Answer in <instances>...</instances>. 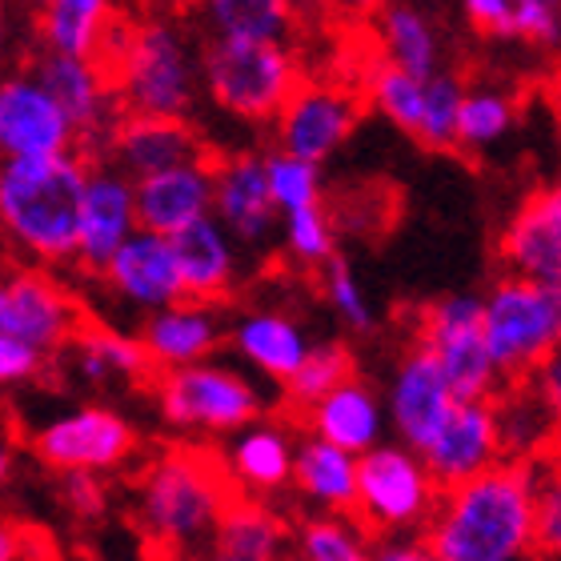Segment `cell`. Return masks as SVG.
I'll return each instance as SVG.
<instances>
[{
    "instance_id": "cell-10",
    "label": "cell",
    "mask_w": 561,
    "mask_h": 561,
    "mask_svg": "<svg viewBox=\"0 0 561 561\" xmlns=\"http://www.w3.org/2000/svg\"><path fill=\"white\" fill-rule=\"evenodd\" d=\"M89 321L69 285L45 265H16L0 285V341H16L57 365Z\"/></svg>"
},
{
    "instance_id": "cell-48",
    "label": "cell",
    "mask_w": 561,
    "mask_h": 561,
    "mask_svg": "<svg viewBox=\"0 0 561 561\" xmlns=\"http://www.w3.org/2000/svg\"><path fill=\"white\" fill-rule=\"evenodd\" d=\"M529 381H534V386L541 389V398L550 401L553 413L561 417V345L550 353V357H546V362L538 365V374L529 377Z\"/></svg>"
},
{
    "instance_id": "cell-54",
    "label": "cell",
    "mask_w": 561,
    "mask_h": 561,
    "mask_svg": "<svg viewBox=\"0 0 561 561\" xmlns=\"http://www.w3.org/2000/svg\"><path fill=\"white\" fill-rule=\"evenodd\" d=\"M553 96H558V105H561V72H558V81H553Z\"/></svg>"
},
{
    "instance_id": "cell-23",
    "label": "cell",
    "mask_w": 561,
    "mask_h": 561,
    "mask_svg": "<svg viewBox=\"0 0 561 561\" xmlns=\"http://www.w3.org/2000/svg\"><path fill=\"white\" fill-rule=\"evenodd\" d=\"M108 164L133 181H145L152 173L176 169L185 161L205 157V140L193 129L188 117H145V113H121L117 129L108 137Z\"/></svg>"
},
{
    "instance_id": "cell-19",
    "label": "cell",
    "mask_w": 561,
    "mask_h": 561,
    "mask_svg": "<svg viewBox=\"0 0 561 561\" xmlns=\"http://www.w3.org/2000/svg\"><path fill=\"white\" fill-rule=\"evenodd\" d=\"M213 213L229 225V233L261 253L280 233V209L270 188V161L261 152H229L217 161V205Z\"/></svg>"
},
{
    "instance_id": "cell-51",
    "label": "cell",
    "mask_w": 561,
    "mask_h": 561,
    "mask_svg": "<svg viewBox=\"0 0 561 561\" xmlns=\"http://www.w3.org/2000/svg\"><path fill=\"white\" fill-rule=\"evenodd\" d=\"M517 4H553V9H558L561 0H517Z\"/></svg>"
},
{
    "instance_id": "cell-9",
    "label": "cell",
    "mask_w": 561,
    "mask_h": 561,
    "mask_svg": "<svg viewBox=\"0 0 561 561\" xmlns=\"http://www.w3.org/2000/svg\"><path fill=\"white\" fill-rule=\"evenodd\" d=\"M413 341L442 362L457 398H497L505 386L485 337V297L449 293L413 313Z\"/></svg>"
},
{
    "instance_id": "cell-35",
    "label": "cell",
    "mask_w": 561,
    "mask_h": 561,
    "mask_svg": "<svg viewBox=\"0 0 561 561\" xmlns=\"http://www.w3.org/2000/svg\"><path fill=\"white\" fill-rule=\"evenodd\" d=\"M377 36H381V53L389 65H401L413 77H433L442 72V48H437V33L433 24L410 4H386L381 21H377Z\"/></svg>"
},
{
    "instance_id": "cell-40",
    "label": "cell",
    "mask_w": 561,
    "mask_h": 561,
    "mask_svg": "<svg viewBox=\"0 0 561 561\" xmlns=\"http://www.w3.org/2000/svg\"><path fill=\"white\" fill-rule=\"evenodd\" d=\"M461 101L466 84L454 72H433L425 81V121H421L417 145L433 152L457 149V121H461Z\"/></svg>"
},
{
    "instance_id": "cell-2",
    "label": "cell",
    "mask_w": 561,
    "mask_h": 561,
    "mask_svg": "<svg viewBox=\"0 0 561 561\" xmlns=\"http://www.w3.org/2000/svg\"><path fill=\"white\" fill-rule=\"evenodd\" d=\"M93 164V157L81 149L60 157H4L0 225L24 265H45V270L77 265Z\"/></svg>"
},
{
    "instance_id": "cell-53",
    "label": "cell",
    "mask_w": 561,
    "mask_h": 561,
    "mask_svg": "<svg viewBox=\"0 0 561 561\" xmlns=\"http://www.w3.org/2000/svg\"><path fill=\"white\" fill-rule=\"evenodd\" d=\"M21 4H28V9H36V12H41V9H45V4H48V0H21Z\"/></svg>"
},
{
    "instance_id": "cell-13",
    "label": "cell",
    "mask_w": 561,
    "mask_h": 561,
    "mask_svg": "<svg viewBox=\"0 0 561 561\" xmlns=\"http://www.w3.org/2000/svg\"><path fill=\"white\" fill-rule=\"evenodd\" d=\"M93 280L113 301H121L137 317H149L157 309H169L181 297H188L181 265H176L173 237L152 233V229H137L117 249V257L105 265V273Z\"/></svg>"
},
{
    "instance_id": "cell-12",
    "label": "cell",
    "mask_w": 561,
    "mask_h": 561,
    "mask_svg": "<svg viewBox=\"0 0 561 561\" xmlns=\"http://www.w3.org/2000/svg\"><path fill=\"white\" fill-rule=\"evenodd\" d=\"M33 72L77 125L81 152H89L96 161V152L108 149V137L121 121L113 77L93 57H72V53H57V48H41V57L33 60Z\"/></svg>"
},
{
    "instance_id": "cell-31",
    "label": "cell",
    "mask_w": 561,
    "mask_h": 561,
    "mask_svg": "<svg viewBox=\"0 0 561 561\" xmlns=\"http://www.w3.org/2000/svg\"><path fill=\"white\" fill-rule=\"evenodd\" d=\"M213 550L241 561H285L293 553V526L270 502L237 493L217 526Z\"/></svg>"
},
{
    "instance_id": "cell-26",
    "label": "cell",
    "mask_w": 561,
    "mask_h": 561,
    "mask_svg": "<svg viewBox=\"0 0 561 561\" xmlns=\"http://www.w3.org/2000/svg\"><path fill=\"white\" fill-rule=\"evenodd\" d=\"M176 265L185 277V293L197 301L225 305L233 297L237 280H241V241L229 233V225L209 213L197 225H188L173 237Z\"/></svg>"
},
{
    "instance_id": "cell-39",
    "label": "cell",
    "mask_w": 561,
    "mask_h": 561,
    "mask_svg": "<svg viewBox=\"0 0 561 561\" xmlns=\"http://www.w3.org/2000/svg\"><path fill=\"white\" fill-rule=\"evenodd\" d=\"M514 129V101L502 89H466L461 121H457V149H490Z\"/></svg>"
},
{
    "instance_id": "cell-47",
    "label": "cell",
    "mask_w": 561,
    "mask_h": 561,
    "mask_svg": "<svg viewBox=\"0 0 561 561\" xmlns=\"http://www.w3.org/2000/svg\"><path fill=\"white\" fill-rule=\"evenodd\" d=\"M374 558L377 561H442L421 534H413V538H374Z\"/></svg>"
},
{
    "instance_id": "cell-6",
    "label": "cell",
    "mask_w": 561,
    "mask_h": 561,
    "mask_svg": "<svg viewBox=\"0 0 561 561\" xmlns=\"http://www.w3.org/2000/svg\"><path fill=\"white\" fill-rule=\"evenodd\" d=\"M485 297V337L505 386L529 381L561 345V285L502 273Z\"/></svg>"
},
{
    "instance_id": "cell-56",
    "label": "cell",
    "mask_w": 561,
    "mask_h": 561,
    "mask_svg": "<svg viewBox=\"0 0 561 561\" xmlns=\"http://www.w3.org/2000/svg\"><path fill=\"white\" fill-rule=\"evenodd\" d=\"M285 561H305V558H297V553H289V558H285Z\"/></svg>"
},
{
    "instance_id": "cell-28",
    "label": "cell",
    "mask_w": 561,
    "mask_h": 561,
    "mask_svg": "<svg viewBox=\"0 0 561 561\" xmlns=\"http://www.w3.org/2000/svg\"><path fill=\"white\" fill-rule=\"evenodd\" d=\"M301 417H305V433H317V437H325V442L341 445V449H350L357 457L386 442V430H389L386 398L357 374L350 381H341L329 398H321Z\"/></svg>"
},
{
    "instance_id": "cell-7",
    "label": "cell",
    "mask_w": 561,
    "mask_h": 561,
    "mask_svg": "<svg viewBox=\"0 0 561 561\" xmlns=\"http://www.w3.org/2000/svg\"><path fill=\"white\" fill-rule=\"evenodd\" d=\"M152 401L169 430L188 437H229L249 421L265 417V398L253 377L225 362H197L152 377Z\"/></svg>"
},
{
    "instance_id": "cell-15",
    "label": "cell",
    "mask_w": 561,
    "mask_h": 561,
    "mask_svg": "<svg viewBox=\"0 0 561 561\" xmlns=\"http://www.w3.org/2000/svg\"><path fill=\"white\" fill-rule=\"evenodd\" d=\"M0 149L4 157H60L81 149L77 125L33 69L0 84Z\"/></svg>"
},
{
    "instance_id": "cell-24",
    "label": "cell",
    "mask_w": 561,
    "mask_h": 561,
    "mask_svg": "<svg viewBox=\"0 0 561 561\" xmlns=\"http://www.w3.org/2000/svg\"><path fill=\"white\" fill-rule=\"evenodd\" d=\"M60 362L69 365L72 377L84 389H96V393L140 389L152 386V377H157L140 337H129V333H121V329L105 325V321H93V317L81 325V333L72 337V345L65 350Z\"/></svg>"
},
{
    "instance_id": "cell-30",
    "label": "cell",
    "mask_w": 561,
    "mask_h": 561,
    "mask_svg": "<svg viewBox=\"0 0 561 561\" xmlns=\"http://www.w3.org/2000/svg\"><path fill=\"white\" fill-rule=\"evenodd\" d=\"M497 425H502L505 461H541V457L561 454V417L553 405L541 398L534 381H514L497 389Z\"/></svg>"
},
{
    "instance_id": "cell-17",
    "label": "cell",
    "mask_w": 561,
    "mask_h": 561,
    "mask_svg": "<svg viewBox=\"0 0 561 561\" xmlns=\"http://www.w3.org/2000/svg\"><path fill=\"white\" fill-rule=\"evenodd\" d=\"M362 121V101L337 84H301L273 121L277 149L325 164Z\"/></svg>"
},
{
    "instance_id": "cell-8",
    "label": "cell",
    "mask_w": 561,
    "mask_h": 561,
    "mask_svg": "<svg viewBox=\"0 0 561 561\" xmlns=\"http://www.w3.org/2000/svg\"><path fill=\"white\" fill-rule=\"evenodd\" d=\"M201 57L173 24H140L133 28L125 57L113 69L121 113L145 117H188L197 105Z\"/></svg>"
},
{
    "instance_id": "cell-55",
    "label": "cell",
    "mask_w": 561,
    "mask_h": 561,
    "mask_svg": "<svg viewBox=\"0 0 561 561\" xmlns=\"http://www.w3.org/2000/svg\"><path fill=\"white\" fill-rule=\"evenodd\" d=\"M553 201H558V209H561V185H553Z\"/></svg>"
},
{
    "instance_id": "cell-32",
    "label": "cell",
    "mask_w": 561,
    "mask_h": 561,
    "mask_svg": "<svg viewBox=\"0 0 561 561\" xmlns=\"http://www.w3.org/2000/svg\"><path fill=\"white\" fill-rule=\"evenodd\" d=\"M201 12L209 36L289 45L297 33V0H201Z\"/></svg>"
},
{
    "instance_id": "cell-3",
    "label": "cell",
    "mask_w": 561,
    "mask_h": 561,
    "mask_svg": "<svg viewBox=\"0 0 561 561\" xmlns=\"http://www.w3.org/2000/svg\"><path fill=\"white\" fill-rule=\"evenodd\" d=\"M421 538L442 561L534 558V466L502 461L461 485H449Z\"/></svg>"
},
{
    "instance_id": "cell-21",
    "label": "cell",
    "mask_w": 561,
    "mask_h": 561,
    "mask_svg": "<svg viewBox=\"0 0 561 561\" xmlns=\"http://www.w3.org/2000/svg\"><path fill=\"white\" fill-rule=\"evenodd\" d=\"M140 229L137 213V181L121 173L117 164H93L89 176V193H84L81 213V253H77V270L84 277H101L105 265L117 257V249Z\"/></svg>"
},
{
    "instance_id": "cell-18",
    "label": "cell",
    "mask_w": 561,
    "mask_h": 561,
    "mask_svg": "<svg viewBox=\"0 0 561 561\" xmlns=\"http://www.w3.org/2000/svg\"><path fill=\"white\" fill-rule=\"evenodd\" d=\"M137 337H140V345H145V353H149V362L157 374L209 362V357H217V350L229 345L225 305L181 297V301L169 305V309H157V313L140 317Z\"/></svg>"
},
{
    "instance_id": "cell-5",
    "label": "cell",
    "mask_w": 561,
    "mask_h": 561,
    "mask_svg": "<svg viewBox=\"0 0 561 561\" xmlns=\"http://www.w3.org/2000/svg\"><path fill=\"white\" fill-rule=\"evenodd\" d=\"M445 485L433 478L430 461L405 442H381L362 454L357 473V510L374 538H413L425 534L442 505Z\"/></svg>"
},
{
    "instance_id": "cell-45",
    "label": "cell",
    "mask_w": 561,
    "mask_h": 561,
    "mask_svg": "<svg viewBox=\"0 0 561 561\" xmlns=\"http://www.w3.org/2000/svg\"><path fill=\"white\" fill-rule=\"evenodd\" d=\"M466 16L493 41H517V0H466Z\"/></svg>"
},
{
    "instance_id": "cell-37",
    "label": "cell",
    "mask_w": 561,
    "mask_h": 561,
    "mask_svg": "<svg viewBox=\"0 0 561 561\" xmlns=\"http://www.w3.org/2000/svg\"><path fill=\"white\" fill-rule=\"evenodd\" d=\"M280 249L297 270L309 273H321L329 261L337 257V221L329 217L325 201L280 217Z\"/></svg>"
},
{
    "instance_id": "cell-46",
    "label": "cell",
    "mask_w": 561,
    "mask_h": 561,
    "mask_svg": "<svg viewBox=\"0 0 561 561\" xmlns=\"http://www.w3.org/2000/svg\"><path fill=\"white\" fill-rule=\"evenodd\" d=\"M48 369H53V362H45L41 353L24 350L16 341H0V381L4 386H33Z\"/></svg>"
},
{
    "instance_id": "cell-38",
    "label": "cell",
    "mask_w": 561,
    "mask_h": 561,
    "mask_svg": "<svg viewBox=\"0 0 561 561\" xmlns=\"http://www.w3.org/2000/svg\"><path fill=\"white\" fill-rule=\"evenodd\" d=\"M425 81L430 77H413L401 65L381 60L369 77V101L389 125H398L401 133H410L417 140L421 121H425Z\"/></svg>"
},
{
    "instance_id": "cell-49",
    "label": "cell",
    "mask_w": 561,
    "mask_h": 561,
    "mask_svg": "<svg viewBox=\"0 0 561 561\" xmlns=\"http://www.w3.org/2000/svg\"><path fill=\"white\" fill-rule=\"evenodd\" d=\"M181 561H241V558H229V553H221V550H201V553H188V558H181Z\"/></svg>"
},
{
    "instance_id": "cell-22",
    "label": "cell",
    "mask_w": 561,
    "mask_h": 561,
    "mask_svg": "<svg viewBox=\"0 0 561 561\" xmlns=\"http://www.w3.org/2000/svg\"><path fill=\"white\" fill-rule=\"evenodd\" d=\"M217 161L221 157L205 152L197 161H185L176 169L137 181L140 229L176 237L181 229L197 225L201 217H209L213 205H217Z\"/></svg>"
},
{
    "instance_id": "cell-36",
    "label": "cell",
    "mask_w": 561,
    "mask_h": 561,
    "mask_svg": "<svg viewBox=\"0 0 561 561\" xmlns=\"http://www.w3.org/2000/svg\"><path fill=\"white\" fill-rule=\"evenodd\" d=\"M357 374V362H353V350L345 341H313V350L305 357V365L297 369L289 386H285V410H313L317 401L329 398L341 381H350Z\"/></svg>"
},
{
    "instance_id": "cell-44",
    "label": "cell",
    "mask_w": 561,
    "mask_h": 561,
    "mask_svg": "<svg viewBox=\"0 0 561 561\" xmlns=\"http://www.w3.org/2000/svg\"><path fill=\"white\" fill-rule=\"evenodd\" d=\"M57 490H60V505L69 510L77 522H96L105 517L108 510V485L105 473H57Z\"/></svg>"
},
{
    "instance_id": "cell-43",
    "label": "cell",
    "mask_w": 561,
    "mask_h": 561,
    "mask_svg": "<svg viewBox=\"0 0 561 561\" xmlns=\"http://www.w3.org/2000/svg\"><path fill=\"white\" fill-rule=\"evenodd\" d=\"M321 293H325L329 309L337 313V321L350 329V333L369 337L377 329V313H374V305H369V297H365L362 280L353 277V270L341 257H333L325 270H321Z\"/></svg>"
},
{
    "instance_id": "cell-52",
    "label": "cell",
    "mask_w": 561,
    "mask_h": 561,
    "mask_svg": "<svg viewBox=\"0 0 561 561\" xmlns=\"http://www.w3.org/2000/svg\"><path fill=\"white\" fill-rule=\"evenodd\" d=\"M317 4H325V0H297V9H317Z\"/></svg>"
},
{
    "instance_id": "cell-57",
    "label": "cell",
    "mask_w": 561,
    "mask_h": 561,
    "mask_svg": "<svg viewBox=\"0 0 561 561\" xmlns=\"http://www.w3.org/2000/svg\"><path fill=\"white\" fill-rule=\"evenodd\" d=\"M526 561H546V558H538V553H534V558H526Z\"/></svg>"
},
{
    "instance_id": "cell-25",
    "label": "cell",
    "mask_w": 561,
    "mask_h": 561,
    "mask_svg": "<svg viewBox=\"0 0 561 561\" xmlns=\"http://www.w3.org/2000/svg\"><path fill=\"white\" fill-rule=\"evenodd\" d=\"M497 265L514 277L561 285V209L553 188H541L517 205L497 233Z\"/></svg>"
},
{
    "instance_id": "cell-20",
    "label": "cell",
    "mask_w": 561,
    "mask_h": 561,
    "mask_svg": "<svg viewBox=\"0 0 561 561\" xmlns=\"http://www.w3.org/2000/svg\"><path fill=\"white\" fill-rule=\"evenodd\" d=\"M297 445H301V437L293 433L289 421L257 417L249 421L245 430L225 437L221 461L229 469V481L237 485V493L270 502L277 493L293 490V478H297Z\"/></svg>"
},
{
    "instance_id": "cell-14",
    "label": "cell",
    "mask_w": 561,
    "mask_h": 561,
    "mask_svg": "<svg viewBox=\"0 0 561 561\" xmlns=\"http://www.w3.org/2000/svg\"><path fill=\"white\" fill-rule=\"evenodd\" d=\"M386 405L389 430L398 433V442H405L417 454L433 442V433L442 430V421L457 405V393L449 386V377H445L442 362L421 341H410L401 350L398 365L389 374Z\"/></svg>"
},
{
    "instance_id": "cell-33",
    "label": "cell",
    "mask_w": 561,
    "mask_h": 561,
    "mask_svg": "<svg viewBox=\"0 0 561 561\" xmlns=\"http://www.w3.org/2000/svg\"><path fill=\"white\" fill-rule=\"evenodd\" d=\"M108 28H113L108 0H48L36 16L41 45L72 57H96Z\"/></svg>"
},
{
    "instance_id": "cell-34",
    "label": "cell",
    "mask_w": 561,
    "mask_h": 561,
    "mask_svg": "<svg viewBox=\"0 0 561 561\" xmlns=\"http://www.w3.org/2000/svg\"><path fill=\"white\" fill-rule=\"evenodd\" d=\"M293 553L305 561H377L374 534L353 514H305L293 522Z\"/></svg>"
},
{
    "instance_id": "cell-16",
    "label": "cell",
    "mask_w": 561,
    "mask_h": 561,
    "mask_svg": "<svg viewBox=\"0 0 561 561\" xmlns=\"http://www.w3.org/2000/svg\"><path fill=\"white\" fill-rule=\"evenodd\" d=\"M421 457L430 461L433 478L442 481L445 490L502 466L505 442L502 425H497V401L457 398V405L442 421V430L433 433V442L421 449Z\"/></svg>"
},
{
    "instance_id": "cell-50",
    "label": "cell",
    "mask_w": 561,
    "mask_h": 561,
    "mask_svg": "<svg viewBox=\"0 0 561 561\" xmlns=\"http://www.w3.org/2000/svg\"><path fill=\"white\" fill-rule=\"evenodd\" d=\"M337 4H345V9H353V12H374L381 0H337Z\"/></svg>"
},
{
    "instance_id": "cell-42",
    "label": "cell",
    "mask_w": 561,
    "mask_h": 561,
    "mask_svg": "<svg viewBox=\"0 0 561 561\" xmlns=\"http://www.w3.org/2000/svg\"><path fill=\"white\" fill-rule=\"evenodd\" d=\"M270 161V188L273 201H277L280 217L293 209H305V205H321L325 201V188H321V164L305 161V157H293L285 149L265 152Z\"/></svg>"
},
{
    "instance_id": "cell-11",
    "label": "cell",
    "mask_w": 561,
    "mask_h": 561,
    "mask_svg": "<svg viewBox=\"0 0 561 561\" xmlns=\"http://www.w3.org/2000/svg\"><path fill=\"white\" fill-rule=\"evenodd\" d=\"M28 445H33L36 461L53 473H77V469L117 473L137 457L140 437L125 413L89 401V405H77V410L45 421L41 430H33Z\"/></svg>"
},
{
    "instance_id": "cell-4",
    "label": "cell",
    "mask_w": 561,
    "mask_h": 561,
    "mask_svg": "<svg viewBox=\"0 0 561 561\" xmlns=\"http://www.w3.org/2000/svg\"><path fill=\"white\" fill-rule=\"evenodd\" d=\"M201 72L213 105L229 117L265 125L289 105L301 89V72L289 45L277 41H237V36H209L201 48Z\"/></svg>"
},
{
    "instance_id": "cell-27",
    "label": "cell",
    "mask_w": 561,
    "mask_h": 561,
    "mask_svg": "<svg viewBox=\"0 0 561 561\" xmlns=\"http://www.w3.org/2000/svg\"><path fill=\"white\" fill-rule=\"evenodd\" d=\"M229 350L257 377L285 389L305 365L313 341L293 317L277 313V309H249L229 321Z\"/></svg>"
},
{
    "instance_id": "cell-41",
    "label": "cell",
    "mask_w": 561,
    "mask_h": 561,
    "mask_svg": "<svg viewBox=\"0 0 561 561\" xmlns=\"http://www.w3.org/2000/svg\"><path fill=\"white\" fill-rule=\"evenodd\" d=\"M534 546L538 558L561 561V454L534 461Z\"/></svg>"
},
{
    "instance_id": "cell-29",
    "label": "cell",
    "mask_w": 561,
    "mask_h": 561,
    "mask_svg": "<svg viewBox=\"0 0 561 561\" xmlns=\"http://www.w3.org/2000/svg\"><path fill=\"white\" fill-rule=\"evenodd\" d=\"M357 473H362V457L317 437V433H305L297 445L293 490L301 493L317 514H353L357 510Z\"/></svg>"
},
{
    "instance_id": "cell-1",
    "label": "cell",
    "mask_w": 561,
    "mask_h": 561,
    "mask_svg": "<svg viewBox=\"0 0 561 561\" xmlns=\"http://www.w3.org/2000/svg\"><path fill=\"white\" fill-rule=\"evenodd\" d=\"M237 485L221 461V449L169 445L137 473V522L149 546L164 561L213 550L217 526L233 505Z\"/></svg>"
}]
</instances>
